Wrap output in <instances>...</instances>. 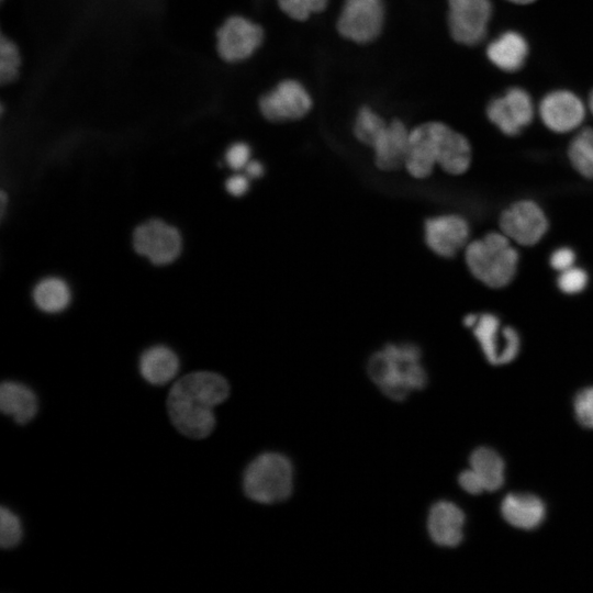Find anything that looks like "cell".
Returning <instances> with one entry per match:
<instances>
[{"instance_id":"25","label":"cell","mask_w":593,"mask_h":593,"mask_svg":"<svg viewBox=\"0 0 593 593\" xmlns=\"http://www.w3.org/2000/svg\"><path fill=\"white\" fill-rule=\"evenodd\" d=\"M568 156L580 175L593 179V128H583L572 138Z\"/></svg>"},{"instance_id":"11","label":"cell","mask_w":593,"mask_h":593,"mask_svg":"<svg viewBox=\"0 0 593 593\" xmlns=\"http://www.w3.org/2000/svg\"><path fill=\"white\" fill-rule=\"evenodd\" d=\"M472 329L486 360L491 365L510 363L518 355L521 347L518 333L510 326L501 327L496 315L492 313L479 315Z\"/></svg>"},{"instance_id":"27","label":"cell","mask_w":593,"mask_h":593,"mask_svg":"<svg viewBox=\"0 0 593 593\" xmlns=\"http://www.w3.org/2000/svg\"><path fill=\"white\" fill-rule=\"evenodd\" d=\"M22 58L18 45L4 35L0 40V81L2 85L13 82L21 69Z\"/></svg>"},{"instance_id":"16","label":"cell","mask_w":593,"mask_h":593,"mask_svg":"<svg viewBox=\"0 0 593 593\" xmlns=\"http://www.w3.org/2000/svg\"><path fill=\"white\" fill-rule=\"evenodd\" d=\"M410 130L400 118H393L374 145L372 146L373 161L382 171H393L404 165Z\"/></svg>"},{"instance_id":"5","label":"cell","mask_w":593,"mask_h":593,"mask_svg":"<svg viewBox=\"0 0 593 593\" xmlns=\"http://www.w3.org/2000/svg\"><path fill=\"white\" fill-rule=\"evenodd\" d=\"M292 488L293 467L291 461L281 454H261L245 469L244 492L257 503L281 502L290 496Z\"/></svg>"},{"instance_id":"15","label":"cell","mask_w":593,"mask_h":593,"mask_svg":"<svg viewBox=\"0 0 593 593\" xmlns=\"http://www.w3.org/2000/svg\"><path fill=\"white\" fill-rule=\"evenodd\" d=\"M539 114L544 124L556 133H567L578 127L585 115L580 98L571 91L557 90L540 102Z\"/></svg>"},{"instance_id":"8","label":"cell","mask_w":593,"mask_h":593,"mask_svg":"<svg viewBox=\"0 0 593 593\" xmlns=\"http://www.w3.org/2000/svg\"><path fill=\"white\" fill-rule=\"evenodd\" d=\"M266 38L264 26L244 14H231L215 33V49L221 60L237 65L253 58Z\"/></svg>"},{"instance_id":"3","label":"cell","mask_w":593,"mask_h":593,"mask_svg":"<svg viewBox=\"0 0 593 593\" xmlns=\"http://www.w3.org/2000/svg\"><path fill=\"white\" fill-rule=\"evenodd\" d=\"M421 357L422 351L414 344H388L370 357L369 377L388 398L402 401L427 383Z\"/></svg>"},{"instance_id":"13","label":"cell","mask_w":593,"mask_h":593,"mask_svg":"<svg viewBox=\"0 0 593 593\" xmlns=\"http://www.w3.org/2000/svg\"><path fill=\"white\" fill-rule=\"evenodd\" d=\"M486 115L502 133L516 136L533 121L532 98L522 88H511L503 97L490 101Z\"/></svg>"},{"instance_id":"28","label":"cell","mask_w":593,"mask_h":593,"mask_svg":"<svg viewBox=\"0 0 593 593\" xmlns=\"http://www.w3.org/2000/svg\"><path fill=\"white\" fill-rule=\"evenodd\" d=\"M22 538V526L19 517L10 510H0V545L4 549L15 547Z\"/></svg>"},{"instance_id":"1","label":"cell","mask_w":593,"mask_h":593,"mask_svg":"<svg viewBox=\"0 0 593 593\" xmlns=\"http://www.w3.org/2000/svg\"><path fill=\"white\" fill-rule=\"evenodd\" d=\"M230 394L227 380L211 371L190 372L171 387L167 410L172 425L182 435L201 439L215 426L213 409Z\"/></svg>"},{"instance_id":"32","label":"cell","mask_w":593,"mask_h":593,"mask_svg":"<svg viewBox=\"0 0 593 593\" xmlns=\"http://www.w3.org/2000/svg\"><path fill=\"white\" fill-rule=\"evenodd\" d=\"M575 260L574 251L569 247L556 249L550 256V265L558 271H563L571 268Z\"/></svg>"},{"instance_id":"2","label":"cell","mask_w":593,"mask_h":593,"mask_svg":"<svg viewBox=\"0 0 593 593\" xmlns=\"http://www.w3.org/2000/svg\"><path fill=\"white\" fill-rule=\"evenodd\" d=\"M472 152L465 135L440 121H426L410 130L403 167L415 179L429 177L435 167L454 176L465 174Z\"/></svg>"},{"instance_id":"31","label":"cell","mask_w":593,"mask_h":593,"mask_svg":"<svg viewBox=\"0 0 593 593\" xmlns=\"http://www.w3.org/2000/svg\"><path fill=\"white\" fill-rule=\"evenodd\" d=\"M224 158L231 169L239 171L251 160V147L246 142H234L227 147Z\"/></svg>"},{"instance_id":"33","label":"cell","mask_w":593,"mask_h":593,"mask_svg":"<svg viewBox=\"0 0 593 593\" xmlns=\"http://www.w3.org/2000/svg\"><path fill=\"white\" fill-rule=\"evenodd\" d=\"M249 178L246 175L235 174L225 181V189L232 197H243L249 189Z\"/></svg>"},{"instance_id":"17","label":"cell","mask_w":593,"mask_h":593,"mask_svg":"<svg viewBox=\"0 0 593 593\" xmlns=\"http://www.w3.org/2000/svg\"><path fill=\"white\" fill-rule=\"evenodd\" d=\"M465 514L454 503L440 501L434 504L427 518L432 540L441 547H456L463 538Z\"/></svg>"},{"instance_id":"30","label":"cell","mask_w":593,"mask_h":593,"mask_svg":"<svg viewBox=\"0 0 593 593\" xmlns=\"http://www.w3.org/2000/svg\"><path fill=\"white\" fill-rule=\"evenodd\" d=\"M578 422L593 429V387L581 390L573 402Z\"/></svg>"},{"instance_id":"34","label":"cell","mask_w":593,"mask_h":593,"mask_svg":"<svg viewBox=\"0 0 593 593\" xmlns=\"http://www.w3.org/2000/svg\"><path fill=\"white\" fill-rule=\"evenodd\" d=\"M458 481L460 486L469 494L477 495L485 491L481 480L471 468L462 471Z\"/></svg>"},{"instance_id":"38","label":"cell","mask_w":593,"mask_h":593,"mask_svg":"<svg viewBox=\"0 0 593 593\" xmlns=\"http://www.w3.org/2000/svg\"><path fill=\"white\" fill-rule=\"evenodd\" d=\"M589 104H590L591 112L593 113V91H592L591 94H590V101H589Z\"/></svg>"},{"instance_id":"7","label":"cell","mask_w":593,"mask_h":593,"mask_svg":"<svg viewBox=\"0 0 593 593\" xmlns=\"http://www.w3.org/2000/svg\"><path fill=\"white\" fill-rule=\"evenodd\" d=\"M384 0H343L335 20L338 36L358 46H367L380 38L387 25Z\"/></svg>"},{"instance_id":"19","label":"cell","mask_w":593,"mask_h":593,"mask_svg":"<svg viewBox=\"0 0 593 593\" xmlns=\"http://www.w3.org/2000/svg\"><path fill=\"white\" fill-rule=\"evenodd\" d=\"M179 369L177 355L167 346L147 348L139 358V372L150 384L163 385L171 381Z\"/></svg>"},{"instance_id":"37","label":"cell","mask_w":593,"mask_h":593,"mask_svg":"<svg viewBox=\"0 0 593 593\" xmlns=\"http://www.w3.org/2000/svg\"><path fill=\"white\" fill-rule=\"evenodd\" d=\"M508 1L518 3V4H527V3L534 2L535 0H508Z\"/></svg>"},{"instance_id":"23","label":"cell","mask_w":593,"mask_h":593,"mask_svg":"<svg viewBox=\"0 0 593 593\" xmlns=\"http://www.w3.org/2000/svg\"><path fill=\"white\" fill-rule=\"evenodd\" d=\"M470 468L479 477L485 491H496L504 483L503 459L491 448L475 449L470 457Z\"/></svg>"},{"instance_id":"14","label":"cell","mask_w":593,"mask_h":593,"mask_svg":"<svg viewBox=\"0 0 593 593\" xmlns=\"http://www.w3.org/2000/svg\"><path fill=\"white\" fill-rule=\"evenodd\" d=\"M468 222L456 214L428 217L424 223V240L427 247L443 258L454 257L468 245Z\"/></svg>"},{"instance_id":"20","label":"cell","mask_w":593,"mask_h":593,"mask_svg":"<svg viewBox=\"0 0 593 593\" xmlns=\"http://www.w3.org/2000/svg\"><path fill=\"white\" fill-rule=\"evenodd\" d=\"M528 54L526 40L517 32L501 34L486 48L490 61L504 71H516L525 63Z\"/></svg>"},{"instance_id":"6","label":"cell","mask_w":593,"mask_h":593,"mask_svg":"<svg viewBox=\"0 0 593 593\" xmlns=\"http://www.w3.org/2000/svg\"><path fill=\"white\" fill-rule=\"evenodd\" d=\"M314 108L309 87L299 78L284 77L264 91L257 100L259 114L273 124L300 121Z\"/></svg>"},{"instance_id":"4","label":"cell","mask_w":593,"mask_h":593,"mask_svg":"<svg viewBox=\"0 0 593 593\" xmlns=\"http://www.w3.org/2000/svg\"><path fill=\"white\" fill-rule=\"evenodd\" d=\"M503 233H489L466 246V264L472 276L490 288H503L515 277L518 253Z\"/></svg>"},{"instance_id":"26","label":"cell","mask_w":593,"mask_h":593,"mask_svg":"<svg viewBox=\"0 0 593 593\" xmlns=\"http://www.w3.org/2000/svg\"><path fill=\"white\" fill-rule=\"evenodd\" d=\"M331 0H276L279 11L294 22H306L322 14Z\"/></svg>"},{"instance_id":"9","label":"cell","mask_w":593,"mask_h":593,"mask_svg":"<svg viewBox=\"0 0 593 593\" xmlns=\"http://www.w3.org/2000/svg\"><path fill=\"white\" fill-rule=\"evenodd\" d=\"M136 253L157 266L175 261L182 249V238L172 225L153 219L139 224L133 234Z\"/></svg>"},{"instance_id":"36","label":"cell","mask_w":593,"mask_h":593,"mask_svg":"<svg viewBox=\"0 0 593 593\" xmlns=\"http://www.w3.org/2000/svg\"><path fill=\"white\" fill-rule=\"evenodd\" d=\"M478 317H479V315H477V314H468V315H466L465 318H463L465 326H467L469 328H472L474 326V324L477 323Z\"/></svg>"},{"instance_id":"35","label":"cell","mask_w":593,"mask_h":593,"mask_svg":"<svg viewBox=\"0 0 593 593\" xmlns=\"http://www.w3.org/2000/svg\"><path fill=\"white\" fill-rule=\"evenodd\" d=\"M245 175L249 179H258L265 172V167L261 161L251 159L244 169Z\"/></svg>"},{"instance_id":"18","label":"cell","mask_w":593,"mask_h":593,"mask_svg":"<svg viewBox=\"0 0 593 593\" xmlns=\"http://www.w3.org/2000/svg\"><path fill=\"white\" fill-rule=\"evenodd\" d=\"M503 518L519 529H534L545 519L546 508L542 501L527 493H511L501 505Z\"/></svg>"},{"instance_id":"29","label":"cell","mask_w":593,"mask_h":593,"mask_svg":"<svg viewBox=\"0 0 593 593\" xmlns=\"http://www.w3.org/2000/svg\"><path fill=\"white\" fill-rule=\"evenodd\" d=\"M589 277L584 269L571 267L560 272L558 287L566 294H578L588 286Z\"/></svg>"},{"instance_id":"12","label":"cell","mask_w":593,"mask_h":593,"mask_svg":"<svg viewBox=\"0 0 593 593\" xmlns=\"http://www.w3.org/2000/svg\"><path fill=\"white\" fill-rule=\"evenodd\" d=\"M548 225L544 211L529 200L513 203L500 217L502 233L523 246L537 244L546 234Z\"/></svg>"},{"instance_id":"10","label":"cell","mask_w":593,"mask_h":593,"mask_svg":"<svg viewBox=\"0 0 593 593\" xmlns=\"http://www.w3.org/2000/svg\"><path fill=\"white\" fill-rule=\"evenodd\" d=\"M447 25L452 40L472 46L486 34L492 15L490 0H447Z\"/></svg>"},{"instance_id":"24","label":"cell","mask_w":593,"mask_h":593,"mask_svg":"<svg viewBox=\"0 0 593 593\" xmlns=\"http://www.w3.org/2000/svg\"><path fill=\"white\" fill-rule=\"evenodd\" d=\"M388 121L379 111L370 104H361L355 112L351 122L353 136L361 145L372 148Z\"/></svg>"},{"instance_id":"22","label":"cell","mask_w":593,"mask_h":593,"mask_svg":"<svg viewBox=\"0 0 593 593\" xmlns=\"http://www.w3.org/2000/svg\"><path fill=\"white\" fill-rule=\"evenodd\" d=\"M35 305L46 313H59L71 301V291L65 280L47 277L36 283L33 290Z\"/></svg>"},{"instance_id":"21","label":"cell","mask_w":593,"mask_h":593,"mask_svg":"<svg viewBox=\"0 0 593 593\" xmlns=\"http://www.w3.org/2000/svg\"><path fill=\"white\" fill-rule=\"evenodd\" d=\"M0 409L16 423L26 424L37 412V399L25 384L5 381L0 387Z\"/></svg>"}]
</instances>
